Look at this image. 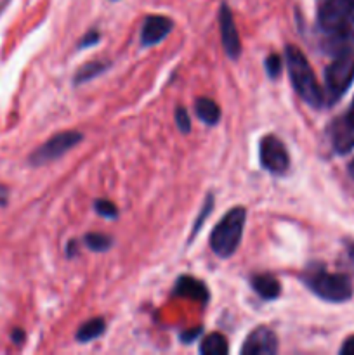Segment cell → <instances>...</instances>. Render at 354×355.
<instances>
[{"label":"cell","mask_w":354,"mask_h":355,"mask_svg":"<svg viewBox=\"0 0 354 355\" xmlns=\"http://www.w3.org/2000/svg\"><path fill=\"white\" fill-rule=\"evenodd\" d=\"M285 64H287L288 76L297 96L311 107H321V104L325 103V92L316 80L311 62L297 45H287Z\"/></svg>","instance_id":"1"},{"label":"cell","mask_w":354,"mask_h":355,"mask_svg":"<svg viewBox=\"0 0 354 355\" xmlns=\"http://www.w3.org/2000/svg\"><path fill=\"white\" fill-rule=\"evenodd\" d=\"M246 222V210L235 207L221 218L210 234V248L219 259H229L236 253L243 239V229Z\"/></svg>","instance_id":"2"},{"label":"cell","mask_w":354,"mask_h":355,"mask_svg":"<svg viewBox=\"0 0 354 355\" xmlns=\"http://www.w3.org/2000/svg\"><path fill=\"white\" fill-rule=\"evenodd\" d=\"M305 286L319 297L321 300L332 302V304H342L353 297V283L347 276L337 272H328L321 267H314L312 270L302 276Z\"/></svg>","instance_id":"3"},{"label":"cell","mask_w":354,"mask_h":355,"mask_svg":"<svg viewBox=\"0 0 354 355\" xmlns=\"http://www.w3.org/2000/svg\"><path fill=\"white\" fill-rule=\"evenodd\" d=\"M354 80V49H344L330 62L325 71V83L328 99L337 101L347 92Z\"/></svg>","instance_id":"4"},{"label":"cell","mask_w":354,"mask_h":355,"mask_svg":"<svg viewBox=\"0 0 354 355\" xmlns=\"http://www.w3.org/2000/svg\"><path fill=\"white\" fill-rule=\"evenodd\" d=\"M82 139H83L82 132H76V130L59 132V134H56L54 137L49 139L45 144H42L40 148L35 149V151L30 155V158H28V162H30L31 166H42V165H47V163L51 162H56V159L65 156L68 151H71L78 142H82Z\"/></svg>","instance_id":"5"},{"label":"cell","mask_w":354,"mask_h":355,"mask_svg":"<svg viewBox=\"0 0 354 355\" xmlns=\"http://www.w3.org/2000/svg\"><path fill=\"white\" fill-rule=\"evenodd\" d=\"M260 166L274 175H283L290 168V156L287 148L276 135L267 134L259 142Z\"/></svg>","instance_id":"6"},{"label":"cell","mask_w":354,"mask_h":355,"mask_svg":"<svg viewBox=\"0 0 354 355\" xmlns=\"http://www.w3.org/2000/svg\"><path fill=\"white\" fill-rule=\"evenodd\" d=\"M353 7L354 0H325L318 14V23L321 30L335 37L349 19Z\"/></svg>","instance_id":"7"},{"label":"cell","mask_w":354,"mask_h":355,"mask_svg":"<svg viewBox=\"0 0 354 355\" xmlns=\"http://www.w3.org/2000/svg\"><path fill=\"white\" fill-rule=\"evenodd\" d=\"M219 30H221V42L226 54L231 59H238L242 54V40H239L238 28H236L235 17L228 3H222L219 10Z\"/></svg>","instance_id":"8"},{"label":"cell","mask_w":354,"mask_h":355,"mask_svg":"<svg viewBox=\"0 0 354 355\" xmlns=\"http://www.w3.org/2000/svg\"><path fill=\"white\" fill-rule=\"evenodd\" d=\"M278 352V338L267 326H257L243 342L242 355H274Z\"/></svg>","instance_id":"9"},{"label":"cell","mask_w":354,"mask_h":355,"mask_svg":"<svg viewBox=\"0 0 354 355\" xmlns=\"http://www.w3.org/2000/svg\"><path fill=\"white\" fill-rule=\"evenodd\" d=\"M333 149L339 155H346L354 148V99L349 110L335 121L332 128Z\"/></svg>","instance_id":"10"},{"label":"cell","mask_w":354,"mask_h":355,"mask_svg":"<svg viewBox=\"0 0 354 355\" xmlns=\"http://www.w3.org/2000/svg\"><path fill=\"white\" fill-rule=\"evenodd\" d=\"M174 30V21L167 16H160V14H153L148 16L142 23L141 28V44L142 47H153L158 45L160 42L165 40Z\"/></svg>","instance_id":"11"},{"label":"cell","mask_w":354,"mask_h":355,"mask_svg":"<svg viewBox=\"0 0 354 355\" xmlns=\"http://www.w3.org/2000/svg\"><path fill=\"white\" fill-rule=\"evenodd\" d=\"M174 295L183 298H191V300L200 302L203 305H207L208 298H210L207 284L201 283L200 279L193 276H180L177 279L176 288H174Z\"/></svg>","instance_id":"12"},{"label":"cell","mask_w":354,"mask_h":355,"mask_svg":"<svg viewBox=\"0 0 354 355\" xmlns=\"http://www.w3.org/2000/svg\"><path fill=\"white\" fill-rule=\"evenodd\" d=\"M250 286L264 300H276L281 295V284L271 274H255L250 279Z\"/></svg>","instance_id":"13"},{"label":"cell","mask_w":354,"mask_h":355,"mask_svg":"<svg viewBox=\"0 0 354 355\" xmlns=\"http://www.w3.org/2000/svg\"><path fill=\"white\" fill-rule=\"evenodd\" d=\"M194 113H196L198 120L203 121L205 125L214 127V125H217L221 121L222 111L221 106L214 99H210V97H198L194 101Z\"/></svg>","instance_id":"14"},{"label":"cell","mask_w":354,"mask_h":355,"mask_svg":"<svg viewBox=\"0 0 354 355\" xmlns=\"http://www.w3.org/2000/svg\"><path fill=\"white\" fill-rule=\"evenodd\" d=\"M104 331H106V321H104L103 318H94L80 326L78 331H76L75 335V340L78 343H89L92 342V340L103 336Z\"/></svg>","instance_id":"15"},{"label":"cell","mask_w":354,"mask_h":355,"mask_svg":"<svg viewBox=\"0 0 354 355\" xmlns=\"http://www.w3.org/2000/svg\"><path fill=\"white\" fill-rule=\"evenodd\" d=\"M228 352V340L221 333H210L200 342V354L203 355H226Z\"/></svg>","instance_id":"16"},{"label":"cell","mask_w":354,"mask_h":355,"mask_svg":"<svg viewBox=\"0 0 354 355\" xmlns=\"http://www.w3.org/2000/svg\"><path fill=\"white\" fill-rule=\"evenodd\" d=\"M108 66H110V62L104 61V59H97V61L87 62V64H83L82 68L76 71L75 80H73V82H75V85H82V83L90 82V80L99 76L103 71H106Z\"/></svg>","instance_id":"17"},{"label":"cell","mask_w":354,"mask_h":355,"mask_svg":"<svg viewBox=\"0 0 354 355\" xmlns=\"http://www.w3.org/2000/svg\"><path fill=\"white\" fill-rule=\"evenodd\" d=\"M83 245L90 250V252L103 253L108 252V250L113 246V238L108 234H103V232H89L83 238Z\"/></svg>","instance_id":"18"},{"label":"cell","mask_w":354,"mask_h":355,"mask_svg":"<svg viewBox=\"0 0 354 355\" xmlns=\"http://www.w3.org/2000/svg\"><path fill=\"white\" fill-rule=\"evenodd\" d=\"M212 208H214V196H212V194H208L207 200L203 201V208H201L200 215H198V218H196V220H194L193 234H191V239L196 238V234H198V232H200V229H201V225H203V222L207 220V217H208V215H210Z\"/></svg>","instance_id":"19"},{"label":"cell","mask_w":354,"mask_h":355,"mask_svg":"<svg viewBox=\"0 0 354 355\" xmlns=\"http://www.w3.org/2000/svg\"><path fill=\"white\" fill-rule=\"evenodd\" d=\"M264 68H266V73L269 78H278L281 75V69H283V59L278 54H269L264 61Z\"/></svg>","instance_id":"20"},{"label":"cell","mask_w":354,"mask_h":355,"mask_svg":"<svg viewBox=\"0 0 354 355\" xmlns=\"http://www.w3.org/2000/svg\"><path fill=\"white\" fill-rule=\"evenodd\" d=\"M94 210H96L97 214L101 215V217L111 218V220L118 217V208L115 207V205L111 203V201L101 200V198H99V200L94 201Z\"/></svg>","instance_id":"21"},{"label":"cell","mask_w":354,"mask_h":355,"mask_svg":"<svg viewBox=\"0 0 354 355\" xmlns=\"http://www.w3.org/2000/svg\"><path fill=\"white\" fill-rule=\"evenodd\" d=\"M174 118H176V125L183 134H189L191 132V118L189 113H187L186 107L177 106L176 111H174Z\"/></svg>","instance_id":"22"},{"label":"cell","mask_w":354,"mask_h":355,"mask_svg":"<svg viewBox=\"0 0 354 355\" xmlns=\"http://www.w3.org/2000/svg\"><path fill=\"white\" fill-rule=\"evenodd\" d=\"M99 40H101L99 31H97V30H90L89 33L83 35V38H82V42H80V44H78V47H80V49L92 47V45H96Z\"/></svg>","instance_id":"23"},{"label":"cell","mask_w":354,"mask_h":355,"mask_svg":"<svg viewBox=\"0 0 354 355\" xmlns=\"http://www.w3.org/2000/svg\"><path fill=\"white\" fill-rule=\"evenodd\" d=\"M200 335H201V328L187 329V331L180 333V342H183V343H191V342H193V340H196Z\"/></svg>","instance_id":"24"},{"label":"cell","mask_w":354,"mask_h":355,"mask_svg":"<svg viewBox=\"0 0 354 355\" xmlns=\"http://www.w3.org/2000/svg\"><path fill=\"white\" fill-rule=\"evenodd\" d=\"M340 354L354 355V336H349V338L342 343V347H340Z\"/></svg>","instance_id":"25"},{"label":"cell","mask_w":354,"mask_h":355,"mask_svg":"<svg viewBox=\"0 0 354 355\" xmlns=\"http://www.w3.org/2000/svg\"><path fill=\"white\" fill-rule=\"evenodd\" d=\"M76 246H78V245H76L75 239H71V241L66 245V255H68L69 259H73V257L76 255Z\"/></svg>","instance_id":"26"},{"label":"cell","mask_w":354,"mask_h":355,"mask_svg":"<svg viewBox=\"0 0 354 355\" xmlns=\"http://www.w3.org/2000/svg\"><path fill=\"white\" fill-rule=\"evenodd\" d=\"M7 200H9V191H7V187L0 186V207H3Z\"/></svg>","instance_id":"27"},{"label":"cell","mask_w":354,"mask_h":355,"mask_svg":"<svg viewBox=\"0 0 354 355\" xmlns=\"http://www.w3.org/2000/svg\"><path fill=\"white\" fill-rule=\"evenodd\" d=\"M24 340V331H21V329H14L12 331V342L14 343H21Z\"/></svg>","instance_id":"28"},{"label":"cell","mask_w":354,"mask_h":355,"mask_svg":"<svg viewBox=\"0 0 354 355\" xmlns=\"http://www.w3.org/2000/svg\"><path fill=\"white\" fill-rule=\"evenodd\" d=\"M347 252H349L351 260H353V262H354V243H353V245H349V248H347Z\"/></svg>","instance_id":"29"},{"label":"cell","mask_w":354,"mask_h":355,"mask_svg":"<svg viewBox=\"0 0 354 355\" xmlns=\"http://www.w3.org/2000/svg\"><path fill=\"white\" fill-rule=\"evenodd\" d=\"M349 173L353 175V179H354V159L351 162V165H349Z\"/></svg>","instance_id":"30"}]
</instances>
